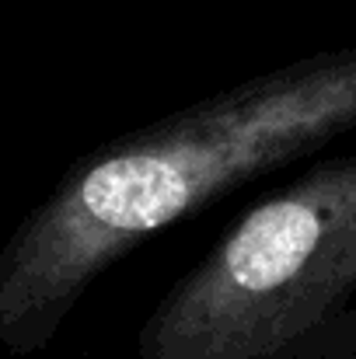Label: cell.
<instances>
[{
  "label": "cell",
  "mask_w": 356,
  "mask_h": 359,
  "mask_svg": "<svg viewBox=\"0 0 356 359\" xmlns=\"http://www.w3.org/2000/svg\"><path fill=\"white\" fill-rule=\"evenodd\" d=\"M356 293V154L248 206L161 297L136 359H283Z\"/></svg>",
  "instance_id": "2"
},
{
  "label": "cell",
  "mask_w": 356,
  "mask_h": 359,
  "mask_svg": "<svg viewBox=\"0 0 356 359\" xmlns=\"http://www.w3.org/2000/svg\"><path fill=\"white\" fill-rule=\"evenodd\" d=\"M356 133V46L301 56L77 157L0 244V349L39 353L129 251Z\"/></svg>",
  "instance_id": "1"
}]
</instances>
